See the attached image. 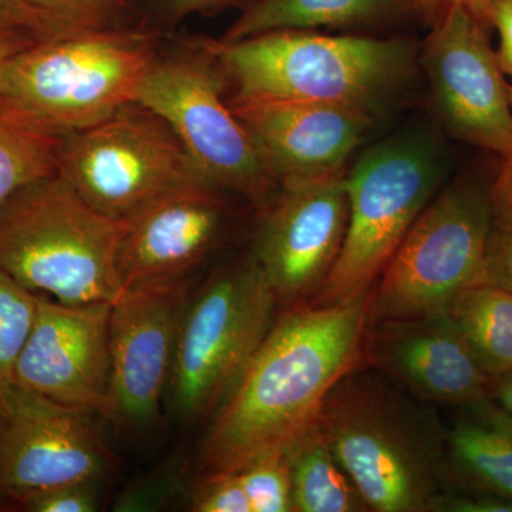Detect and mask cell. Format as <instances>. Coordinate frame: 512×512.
I'll return each mask as SVG.
<instances>
[{
	"label": "cell",
	"instance_id": "ffe728a7",
	"mask_svg": "<svg viewBox=\"0 0 512 512\" xmlns=\"http://www.w3.org/2000/svg\"><path fill=\"white\" fill-rule=\"evenodd\" d=\"M414 15L413 0H254L221 39L237 42L275 30L369 28Z\"/></svg>",
	"mask_w": 512,
	"mask_h": 512
},
{
	"label": "cell",
	"instance_id": "cb8c5ba5",
	"mask_svg": "<svg viewBox=\"0 0 512 512\" xmlns=\"http://www.w3.org/2000/svg\"><path fill=\"white\" fill-rule=\"evenodd\" d=\"M37 295L0 269V406L35 323Z\"/></svg>",
	"mask_w": 512,
	"mask_h": 512
},
{
	"label": "cell",
	"instance_id": "ac0fdd59",
	"mask_svg": "<svg viewBox=\"0 0 512 512\" xmlns=\"http://www.w3.org/2000/svg\"><path fill=\"white\" fill-rule=\"evenodd\" d=\"M224 192L190 183L161 195L127 221L117 266L124 289L188 278L224 237Z\"/></svg>",
	"mask_w": 512,
	"mask_h": 512
},
{
	"label": "cell",
	"instance_id": "e0dca14e",
	"mask_svg": "<svg viewBox=\"0 0 512 512\" xmlns=\"http://www.w3.org/2000/svg\"><path fill=\"white\" fill-rule=\"evenodd\" d=\"M367 362L420 402L466 406L490 394V375L447 311L369 322Z\"/></svg>",
	"mask_w": 512,
	"mask_h": 512
},
{
	"label": "cell",
	"instance_id": "9c48e42d",
	"mask_svg": "<svg viewBox=\"0 0 512 512\" xmlns=\"http://www.w3.org/2000/svg\"><path fill=\"white\" fill-rule=\"evenodd\" d=\"M493 232L490 188L454 184L407 232L370 295V322L447 311L477 285Z\"/></svg>",
	"mask_w": 512,
	"mask_h": 512
},
{
	"label": "cell",
	"instance_id": "4316f807",
	"mask_svg": "<svg viewBox=\"0 0 512 512\" xmlns=\"http://www.w3.org/2000/svg\"><path fill=\"white\" fill-rule=\"evenodd\" d=\"M195 512H252L238 471L204 473L191 495Z\"/></svg>",
	"mask_w": 512,
	"mask_h": 512
},
{
	"label": "cell",
	"instance_id": "83f0119b",
	"mask_svg": "<svg viewBox=\"0 0 512 512\" xmlns=\"http://www.w3.org/2000/svg\"><path fill=\"white\" fill-rule=\"evenodd\" d=\"M101 481L60 485L29 495L20 504L32 512H94L100 507Z\"/></svg>",
	"mask_w": 512,
	"mask_h": 512
},
{
	"label": "cell",
	"instance_id": "6da1fadb",
	"mask_svg": "<svg viewBox=\"0 0 512 512\" xmlns=\"http://www.w3.org/2000/svg\"><path fill=\"white\" fill-rule=\"evenodd\" d=\"M370 295L302 303L274 323L217 413L201 451L204 473L238 471L288 450L318 419L333 386L362 363Z\"/></svg>",
	"mask_w": 512,
	"mask_h": 512
},
{
	"label": "cell",
	"instance_id": "d590c367",
	"mask_svg": "<svg viewBox=\"0 0 512 512\" xmlns=\"http://www.w3.org/2000/svg\"><path fill=\"white\" fill-rule=\"evenodd\" d=\"M37 40L40 39L28 35V33H0V74H2L6 64L9 63L13 56L18 55L19 52L33 45Z\"/></svg>",
	"mask_w": 512,
	"mask_h": 512
},
{
	"label": "cell",
	"instance_id": "7402d4cb",
	"mask_svg": "<svg viewBox=\"0 0 512 512\" xmlns=\"http://www.w3.org/2000/svg\"><path fill=\"white\" fill-rule=\"evenodd\" d=\"M448 316L491 376L512 372V292L473 285L448 305Z\"/></svg>",
	"mask_w": 512,
	"mask_h": 512
},
{
	"label": "cell",
	"instance_id": "836d02e7",
	"mask_svg": "<svg viewBox=\"0 0 512 512\" xmlns=\"http://www.w3.org/2000/svg\"><path fill=\"white\" fill-rule=\"evenodd\" d=\"M443 512H512V504L495 495L457 488L447 498Z\"/></svg>",
	"mask_w": 512,
	"mask_h": 512
},
{
	"label": "cell",
	"instance_id": "44dd1931",
	"mask_svg": "<svg viewBox=\"0 0 512 512\" xmlns=\"http://www.w3.org/2000/svg\"><path fill=\"white\" fill-rule=\"evenodd\" d=\"M291 458L293 511H369L362 495L345 473L318 419L288 448Z\"/></svg>",
	"mask_w": 512,
	"mask_h": 512
},
{
	"label": "cell",
	"instance_id": "4fadbf2b",
	"mask_svg": "<svg viewBox=\"0 0 512 512\" xmlns=\"http://www.w3.org/2000/svg\"><path fill=\"white\" fill-rule=\"evenodd\" d=\"M86 416L10 386L0 406V491L22 501L60 485L103 480L111 454Z\"/></svg>",
	"mask_w": 512,
	"mask_h": 512
},
{
	"label": "cell",
	"instance_id": "4dcf8cb0",
	"mask_svg": "<svg viewBox=\"0 0 512 512\" xmlns=\"http://www.w3.org/2000/svg\"><path fill=\"white\" fill-rule=\"evenodd\" d=\"M501 160L503 163L490 187L493 229H512V154Z\"/></svg>",
	"mask_w": 512,
	"mask_h": 512
},
{
	"label": "cell",
	"instance_id": "d6986e66",
	"mask_svg": "<svg viewBox=\"0 0 512 512\" xmlns=\"http://www.w3.org/2000/svg\"><path fill=\"white\" fill-rule=\"evenodd\" d=\"M456 409L446 427L454 484L512 504V417L491 396Z\"/></svg>",
	"mask_w": 512,
	"mask_h": 512
},
{
	"label": "cell",
	"instance_id": "277c9868",
	"mask_svg": "<svg viewBox=\"0 0 512 512\" xmlns=\"http://www.w3.org/2000/svg\"><path fill=\"white\" fill-rule=\"evenodd\" d=\"M126 228L50 175L0 204V269L66 305L113 303L124 291L117 256Z\"/></svg>",
	"mask_w": 512,
	"mask_h": 512
},
{
	"label": "cell",
	"instance_id": "f1b7e54d",
	"mask_svg": "<svg viewBox=\"0 0 512 512\" xmlns=\"http://www.w3.org/2000/svg\"><path fill=\"white\" fill-rule=\"evenodd\" d=\"M512 292V229H493L478 284Z\"/></svg>",
	"mask_w": 512,
	"mask_h": 512
},
{
	"label": "cell",
	"instance_id": "5b68a950",
	"mask_svg": "<svg viewBox=\"0 0 512 512\" xmlns=\"http://www.w3.org/2000/svg\"><path fill=\"white\" fill-rule=\"evenodd\" d=\"M158 55L147 30H80L37 40L0 74V107L67 136L137 100Z\"/></svg>",
	"mask_w": 512,
	"mask_h": 512
},
{
	"label": "cell",
	"instance_id": "d6a6232c",
	"mask_svg": "<svg viewBox=\"0 0 512 512\" xmlns=\"http://www.w3.org/2000/svg\"><path fill=\"white\" fill-rule=\"evenodd\" d=\"M254 0H157L161 15L167 22H180L192 15H214ZM245 6V8H247Z\"/></svg>",
	"mask_w": 512,
	"mask_h": 512
},
{
	"label": "cell",
	"instance_id": "8fae6325",
	"mask_svg": "<svg viewBox=\"0 0 512 512\" xmlns=\"http://www.w3.org/2000/svg\"><path fill=\"white\" fill-rule=\"evenodd\" d=\"M488 32L490 25L463 5L448 6L434 20L421 60L447 130L507 157L512 154L510 96Z\"/></svg>",
	"mask_w": 512,
	"mask_h": 512
},
{
	"label": "cell",
	"instance_id": "484cf974",
	"mask_svg": "<svg viewBox=\"0 0 512 512\" xmlns=\"http://www.w3.org/2000/svg\"><path fill=\"white\" fill-rule=\"evenodd\" d=\"M60 33L123 28L127 0H20Z\"/></svg>",
	"mask_w": 512,
	"mask_h": 512
},
{
	"label": "cell",
	"instance_id": "74e56055",
	"mask_svg": "<svg viewBox=\"0 0 512 512\" xmlns=\"http://www.w3.org/2000/svg\"><path fill=\"white\" fill-rule=\"evenodd\" d=\"M508 96H510V104H511V111H512V86H508Z\"/></svg>",
	"mask_w": 512,
	"mask_h": 512
},
{
	"label": "cell",
	"instance_id": "7c38bea8",
	"mask_svg": "<svg viewBox=\"0 0 512 512\" xmlns=\"http://www.w3.org/2000/svg\"><path fill=\"white\" fill-rule=\"evenodd\" d=\"M188 278L130 286L111 303L107 417L144 429L160 416L191 299Z\"/></svg>",
	"mask_w": 512,
	"mask_h": 512
},
{
	"label": "cell",
	"instance_id": "e575fe53",
	"mask_svg": "<svg viewBox=\"0 0 512 512\" xmlns=\"http://www.w3.org/2000/svg\"><path fill=\"white\" fill-rule=\"evenodd\" d=\"M413 3L417 16L426 19L430 23L439 18L448 6L463 5L464 8L473 12L477 18L490 25L488 23V3H490V0H413Z\"/></svg>",
	"mask_w": 512,
	"mask_h": 512
},
{
	"label": "cell",
	"instance_id": "1f68e13d",
	"mask_svg": "<svg viewBox=\"0 0 512 512\" xmlns=\"http://www.w3.org/2000/svg\"><path fill=\"white\" fill-rule=\"evenodd\" d=\"M488 23L500 36L497 59L501 70L512 77V0H490Z\"/></svg>",
	"mask_w": 512,
	"mask_h": 512
},
{
	"label": "cell",
	"instance_id": "9a60e30c",
	"mask_svg": "<svg viewBox=\"0 0 512 512\" xmlns=\"http://www.w3.org/2000/svg\"><path fill=\"white\" fill-rule=\"evenodd\" d=\"M110 312L111 303L66 305L37 295L35 323L16 366L15 384L76 412L107 416Z\"/></svg>",
	"mask_w": 512,
	"mask_h": 512
},
{
	"label": "cell",
	"instance_id": "52a82bcc",
	"mask_svg": "<svg viewBox=\"0 0 512 512\" xmlns=\"http://www.w3.org/2000/svg\"><path fill=\"white\" fill-rule=\"evenodd\" d=\"M276 305L254 256L214 272L191 295L167 392L181 420L217 413L274 326Z\"/></svg>",
	"mask_w": 512,
	"mask_h": 512
},
{
	"label": "cell",
	"instance_id": "7a4b0ae2",
	"mask_svg": "<svg viewBox=\"0 0 512 512\" xmlns=\"http://www.w3.org/2000/svg\"><path fill=\"white\" fill-rule=\"evenodd\" d=\"M373 366L330 389L318 423L369 511L443 512L454 490L446 427Z\"/></svg>",
	"mask_w": 512,
	"mask_h": 512
},
{
	"label": "cell",
	"instance_id": "ba28073f",
	"mask_svg": "<svg viewBox=\"0 0 512 512\" xmlns=\"http://www.w3.org/2000/svg\"><path fill=\"white\" fill-rule=\"evenodd\" d=\"M439 158L420 138L370 147L349 175L345 241L311 303H335L372 291L441 181Z\"/></svg>",
	"mask_w": 512,
	"mask_h": 512
},
{
	"label": "cell",
	"instance_id": "30bf717a",
	"mask_svg": "<svg viewBox=\"0 0 512 512\" xmlns=\"http://www.w3.org/2000/svg\"><path fill=\"white\" fill-rule=\"evenodd\" d=\"M59 173L93 208L121 222L181 185L201 183L174 131L138 101L64 136Z\"/></svg>",
	"mask_w": 512,
	"mask_h": 512
},
{
	"label": "cell",
	"instance_id": "603a6c76",
	"mask_svg": "<svg viewBox=\"0 0 512 512\" xmlns=\"http://www.w3.org/2000/svg\"><path fill=\"white\" fill-rule=\"evenodd\" d=\"M63 136L0 107V204L20 188L59 173Z\"/></svg>",
	"mask_w": 512,
	"mask_h": 512
},
{
	"label": "cell",
	"instance_id": "8992f818",
	"mask_svg": "<svg viewBox=\"0 0 512 512\" xmlns=\"http://www.w3.org/2000/svg\"><path fill=\"white\" fill-rule=\"evenodd\" d=\"M228 89L217 59L190 39L183 49L157 55L136 101L174 131L202 184L266 205L281 187L225 100Z\"/></svg>",
	"mask_w": 512,
	"mask_h": 512
},
{
	"label": "cell",
	"instance_id": "f546056e",
	"mask_svg": "<svg viewBox=\"0 0 512 512\" xmlns=\"http://www.w3.org/2000/svg\"><path fill=\"white\" fill-rule=\"evenodd\" d=\"M12 32L28 33L40 40L64 35L20 0H0V33Z\"/></svg>",
	"mask_w": 512,
	"mask_h": 512
},
{
	"label": "cell",
	"instance_id": "3957f363",
	"mask_svg": "<svg viewBox=\"0 0 512 512\" xmlns=\"http://www.w3.org/2000/svg\"><path fill=\"white\" fill-rule=\"evenodd\" d=\"M195 40L220 63L232 96L320 101L373 121L416 72V47L407 39L275 30L237 42Z\"/></svg>",
	"mask_w": 512,
	"mask_h": 512
},
{
	"label": "cell",
	"instance_id": "5bb4252c",
	"mask_svg": "<svg viewBox=\"0 0 512 512\" xmlns=\"http://www.w3.org/2000/svg\"><path fill=\"white\" fill-rule=\"evenodd\" d=\"M266 205L252 256L278 305L293 308L313 299L342 249L349 222L346 175L285 185Z\"/></svg>",
	"mask_w": 512,
	"mask_h": 512
},
{
	"label": "cell",
	"instance_id": "8d00e7d4",
	"mask_svg": "<svg viewBox=\"0 0 512 512\" xmlns=\"http://www.w3.org/2000/svg\"><path fill=\"white\" fill-rule=\"evenodd\" d=\"M491 397L512 417V372L490 377Z\"/></svg>",
	"mask_w": 512,
	"mask_h": 512
},
{
	"label": "cell",
	"instance_id": "2e32d148",
	"mask_svg": "<svg viewBox=\"0 0 512 512\" xmlns=\"http://www.w3.org/2000/svg\"><path fill=\"white\" fill-rule=\"evenodd\" d=\"M229 106L279 187L342 173L373 124L360 111L320 101L232 96Z\"/></svg>",
	"mask_w": 512,
	"mask_h": 512
},
{
	"label": "cell",
	"instance_id": "d4e9b609",
	"mask_svg": "<svg viewBox=\"0 0 512 512\" xmlns=\"http://www.w3.org/2000/svg\"><path fill=\"white\" fill-rule=\"evenodd\" d=\"M238 474L252 512H295L288 450L261 454L239 468Z\"/></svg>",
	"mask_w": 512,
	"mask_h": 512
}]
</instances>
